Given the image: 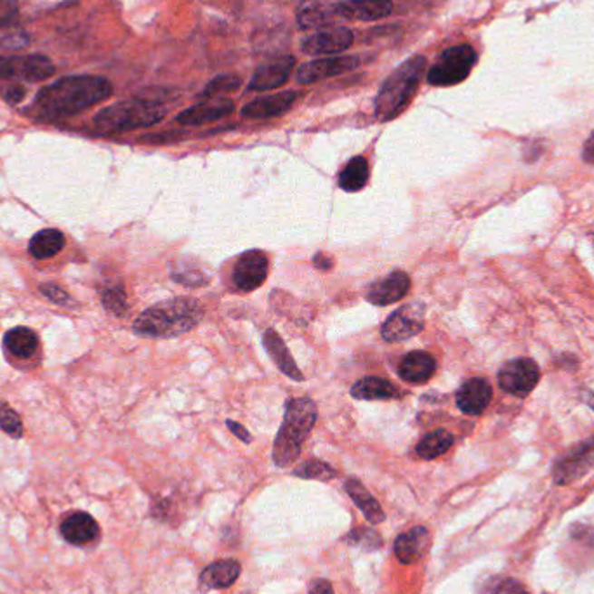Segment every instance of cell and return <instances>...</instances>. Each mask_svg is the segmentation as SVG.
I'll return each mask as SVG.
<instances>
[{
	"instance_id": "1",
	"label": "cell",
	"mask_w": 594,
	"mask_h": 594,
	"mask_svg": "<svg viewBox=\"0 0 594 594\" xmlns=\"http://www.w3.org/2000/svg\"><path fill=\"white\" fill-rule=\"evenodd\" d=\"M113 85L96 75H72L39 91L34 108L42 117H70L112 96Z\"/></svg>"
},
{
	"instance_id": "2",
	"label": "cell",
	"mask_w": 594,
	"mask_h": 594,
	"mask_svg": "<svg viewBox=\"0 0 594 594\" xmlns=\"http://www.w3.org/2000/svg\"><path fill=\"white\" fill-rule=\"evenodd\" d=\"M202 318L204 309L199 301L176 297L143 311L134 322V332L148 337H176L193 330Z\"/></svg>"
},
{
	"instance_id": "3",
	"label": "cell",
	"mask_w": 594,
	"mask_h": 594,
	"mask_svg": "<svg viewBox=\"0 0 594 594\" xmlns=\"http://www.w3.org/2000/svg\"><path fill=\"white\" fill-rule=\"evenodd\" d=\"M316 404L311 398L288 400L282 428L273 445V461L278 468H287L296 463L307 434L316 423Z\"/></svg>"
},
{
	"instance_id": "4",
	"label": "cell",
	"mask_w": 594,
	"mask_h": 594,
	"mask_svg": "<svg viewBox=\"0 0 594 594\" xmlns=\"http://www.w3.org/2000/svg\"><path fill=\"white\" fill-rule=\"evenodd\" d=\"M424 70L426 58L417 54L391 72L390 77L381 85L374 102L375 117L381 122L393 121L405 110L419 87Z\"/></svg>"
},
{
	"instance_id": "5",
	"label": "cell",
	"mask_w": 594,
	"mask_h": 594,
	"mask_svg": "<svg viewBox=\"0 0 594 594\" xmlns=\"http://www.w3.org/2000/svg\"><path fill=\"white\" fill-rule=\"evenodd\" d=\"M165 113L167 108L159 100L132 98L102 108L94 117V125L102 132H127L162 122Z\"/></svg>"
},
{
	"instance_id": "6",
	"label": "cell",
	"mask_w": 594,
	"mask_h": 594,
	"mask_svg": "<svg viewBox=\"0 0 594 594\" xmlns=\"http://www.w3.org/2000/svg\"><path fill=\"white\" fill-rule=\"evenodd\" d=\"M476 60L478 58L472 45L463 44L451 47L443 51L428 70L426 81L436 87H451L464 83L470 77Z\"/></svg>"
},
{
	"instance_id": "7",
	"label": "cell",
	"mask_w": 594,
	"mask_h": 594,
	"mask_svg": "<svg viewBox=\"0 0 594 594\" xmlns=\"http://www.w3.org/2000/svg\"><path fill=\"white\" fill-rule=\"evenodd\" d=\"M53 75L54 64L47 56H0V81L23 79L26 83H42Z\"/></svg>"
},
{
	"instance_id": "8",
	"label": "cell",
	"mask_w": 594,
	"mask_h": 594,
	"mask_svg": "<svg viewBox=\"0 0 594 594\" xmlns=\"http://www.w3.org/2000/svg\"><path fill=\"white\" fill-rule=\"evenodd\" d=\"M497 377H499V386L502 390L523 398L535 390L540 379V372L537 364L531 358H516L504 364V367L499 370Z\"/></svg>"
},
{
	"instance_id": "9",
	"label": "cell",
	"mask_w": 594,
	"mask_h": 594,
	"mask_svg": "<svg viewBox=\"0 0 594 594\" xmlns=\"http://www.w3.org/2000/svg\"><path fill=\"white\" fill-rule=\"evenodd\" d=\"M355 35L345 26H327L309 34L301 44V51L309 56L341 54L353 45Z\"/></svg>"
},
{
	"instance_id": "10",
	"label": "cell",
	"mask_w": 594,
	"mask_h": 594,
	"mask_svg": "<svg viewBox=\"0 0 594 594\" xmlns=\"http://www.w3.org/2000/svg\"><path fill=\"white\" fill-rule=\"evenodd\" d=\"M296 66L294 56H277L258 66V70L252 73L250 81L247 83L248 93H267L282 87L287 83L292 75V70Z\"/></svg>"
},
{
	"instance_id": "11",
	"label": "cell",
	"mask_w": 594,
	"mask_h": 594,
	"mask_svg": "<svg viewBox=\"0 0 594 594\" xmlns=\"http://www.w3.org/2000/svg\"><path fill=\"white\" fill-rule=\"evenodd\" d=\"M360 66V58L356 56H327L313 62L305 63L297 68L296 79L299 83H316L326 79H332Z\"/></svg>"
},
{
	"instance_id": "12",
	"label": "cell",
	"mask_w": 594,
	"mask_h": 594,
	"mask_svg": "<svg viewBox=\"0 0 594 594\" xmlns=\"http://www.w3.org/2000/svg\"><path fill=\"white\" fill-rule=\"evenodd\" d=\"M424 328L423 307L407 305L394 311L381 328V336L386 343H402L417 336Z\"/></svg>"
},
{
	"instance_id": "13",
	"label": "cell",
	"mask_w": 594,
	"mask_h": 594,
	"mask_svg": "<svg viewBox=\"0 0 594 594\" xmlns=\"http://www.w3.org/2000/svg\"><path fill=\"white\" fill-rule=\"evenodd\" d=\"M268 277V258L261 250L244 252L233 269V284L244 292H252L265 284Z\"/></svg>"
},
{
	"instance_id": "14",
	"label": "cell",
	"mask_w": 594,
	"mask_h": 594,
	"mask_svg": "<svg viewBox=\"0 0 594 594\" xmlns=\"http://www.w3.org/2000/svg\"><path fill=\"white\" fill-rule=\"evenodd\" d=\"M594 466V436L570 452L565 459L556 463L553 470L554 482L558 485H569L582 478Z\"/></svg>"
},
{
	"instance_id": "15",
	"label": "cell",
	"mask_w": 594,
	"mask_h": 594,
	"mask_svg": "<svg viewBox=\"0 0 594 594\" xmlns=\"http://www.w3.org/2000/svg\"><path fill=\"white\" fill-rule=\"evenodd\" d=\"M393 11L391 0H343L332 5L334 16L348 21H379L388 18Z\"/></svg>"
},
{
	"instance_id": "16",
	"label": "cell",
	"mask_w": 594,
	"mask_h": 594,
	"mask_svg": "<svg viewBox=\"0 0 594 594\" xmlns=\"http://www.w3.org/2000/svg\"><path fill=\"white\" fill-rule=\"evenodd\" d=\"M410 290V278L405 271L394 269L390 275L375 280L367 290V301L375 307H390L404 299Z\"/></svg>"
},
{
	"instance_id": "17",
	"label": "cell",
	"mask_w": 594,
	"mask_h": 594,
	"mask_svg": "<svg viewBox=\"0 0 594 594\" xmlns=\"http://www.w3.org/2000/svg\"><path fill=\"white\" fill-rule=\"evenodd\" d=\"M296 100H297V93H294V91L277 93V94L247 102L246 106L242 108L240 115L244 119H250V121H263V119L280 117L296 102Z\"/></svg>"
},
{
	"instance_id": "18",
	"label": "cell",
	"mask_w": 594,
	"mask_h": 594,
	"mask_svg": "<svg viewBox=\"0 0 594 594\" xmlns=\"http://www.w3.org/2000/svg\"><path fill=\"white\" fill-rule=\"evenodd\" d=\"M235 110V104L225 98H212L204 100L185 112H181L176 121L183 125H204V123L218 122L231 115Z\"/></svg>"
},
{
	"instance_id": "19",
	"label": "cell",
	"mask_w": 594,
	"mask_h": 594,
	"mask_svg": "<svg viewBox=\"0 0 594 594\" xmlns=\"http://www.w3.org/2000/svg\"><path fill=\"white\" fill-rule=\"evenodd\" d=\"M457 407L468 415H478L492 402V386L487 379L474 377L466 381L455 396Z\"/></svg>"
},
{
	"instance_id": "20",
	"label": "cell",
	"mask_w": 594,
	"mask_h": 594,
	"mask_svg": "<svg viewBox=\"0 0 594 594\" xmlns=\"http://www.w3.org/2000/svg\"><path fill=\"white\" fill-rule=\"evenodd\" d=\"M62 533L64 540H68L73 546H83L93 542L98 533L100 527L96 520L89 512H73L70 514L62 525Z\"/></svg>"
},
{
	"instance_id": "21",
	"label": "cell",
	"mask_w": 594,
	"mask_h": 594,
	"mask_svg": "<svg viewBox=\"0 0 594 594\" xmlns=\"http://www.w3.org/2000/svg\"><path fill=\"white\" fill-rule=\"evenodd\" d=\"M263 343H265L268 355L271 356V360L275 362V365L278 369L282 370L292 381H297V383L305 381L303 372L299 370L297 364L294 362L290 351H288L286 343L282 341V337L278 336L277 330L268 328L267 332H265V337H263Z\"/></svg>"
},
{
	"instance_id": "22",
	"label": "cell",
	"mask_w": 594,
	"mask_h": 594,
	"mask_svg": "<svg viewBox=\"0 0 594 594\" xmlns=\"http://www.w3.org/2000/svg\"><path fill=\"white\" fill-rule=\"evenodd\" d=\"M436 370V362L426 351H412L404 356L398 374L404 381L412 385H423L430 381Z\"/></svg>"
},
{
	"instance_id": "23",
	"label": "cell",
	"mask_w": 594,
	"mask_h": 594,
	"mask_svg": "<svg viewBox=\"0 0 594 594\" xmlns=\"http://www.w3.org/2000/svg\"><path fill=\"white\" fill-rule=\"evenodd\" d=\"M430 540V532L424 527H414L394 540V554L404 565H412L421 560Z\"/></svg>"
},
{
	"instance_id": "24",
	"label": "cell",
	"mask_w": 594,
	"mask_h": 594,
	"mask_svg": "<svg viewBox=\"0 0 594 594\" xmlns=\"http://www.w3.org/2000/svg\"><path fill=\"white\" fill-rule=\"evenodd\" d=\"M242 567L235 560H221L214 561L205 569L200 580L210 589H226L235 584V580L240 577Z\"/></svg>"
},
{
	"instance_id": "25",
	"label": "cell",
	"mask_w": 594,
	"mask_h": 594,
	"mask_svg": "<svg viewBox=\"0 0 594 594\" xmlns=\"http://www.w3.org/2000/svg\"><path fill=\"white\" fill-rule=\"evenodd\" d=\"M345 487H346L349 497L353 499V502L358 506L360 511L364 512V516L369 520L372 525H379L386 520L381 504L372 497V493L358 480L351 478L346 482Z\"/></svg>"
},
{
	"instance_id": "26",
	"label": "cell",
	"mask_w": 594,
	"mask_h": 594,
	"mask_svg": "<svg viewBox=\"0 0 594 594\" xmlns=\"http://www.w3.org/2000/svg\"><path fill=\"white\" fill-rule=\"evenodd\" d=\"M351 396L356 400H391L400 398L402 393L386 379L364 377L356 385H353Z\"/></svg>"
},
{
	"instance_id": "27",
	"label": "cell",
	"mask_w": 594,
	"mask_h": 594,
	"mask_svg": "<svg viewBox=\"0 0 594 594\" xmlns=\"http://www.w3.org/2000/svg\"><path fill=\"white\" fill-rule=\"evenodd\" d=\"M332 18H334V13H332V7L327 9L326 5L318 4V2H313V0H307L305 2L299 9H297V15H296V20H297V24L303 28V30H322V28H327V26H332Z\"/></svg>"
},
{
	"instance_id": "28",
	"label": "cell",
	"mask_w": 594,
	"mask_h": 594,
	"mask_svg": "<svg viewBox=\"0 0 594 594\" xmlns=\"http://www.w3.org/2000/svg\"><path fill=\"white\" fill-rule=\"evenodd\" d=\"M64 247V237L58 229H42L30 240V254L35 259H49L60 254Z\"/></svg>"
},
{
	"instance_id": "29",
	"label": "cell",
	"mask_w": 594,
	"mask_h": 594,
	"mask_svg": "<svg viewBox=\"0 0 594 594\" xmlns=\"http://www.w3.org/2000/svg\"><path fill=\"white\" fill-rule=\"evenodd\" d=\"M4 346L11 355H15L18 358H26V356H32L35 353V349L39 346V339H37L34 330L26 327H16L5 334Z\"/></svg>"
},
{
	"instance_id": "30",
	"label": "cell",
	"mask_w": 594,
	"mask_h": 594,
	"mask_svg": "<svg viewBox=\"0 0 594 594\" xmlns=\"http://www.w3.org/2000/svg\"><path fill=\"white\" fill-rule=\"evenodd\" d=\"M369 162L364 157L351 159L339 174V186L345 191H360L369 181Z\"/></svg>"
},
{
	"instance_id": "31",
	"label": "cell",
	"mask_w": 594,
	"mask_h": 594,
	"mask_svg": "<svg viewBox=\"0 0 594 594\" xmlns=\"http://www.w3.org/2000/svg\"><path fill=\"white\" fill-rule=\"evenodd\" d=\"M453 443V436L447 430H434L428 433L419 443H417V455L421 459H436L449 451Z\"/></svg>"
},
{
	"instance_id": "32",
	"label": "cell",
	"mask_w": 594,
	"mask_h": 594,
	"mask_svg": "<svg viewBox=\"0 0 594 594\" xmlns=\"http://www.w3.org/2000/svg\"><path fill=\"white\" fill-rule=\"evenodd\" d=\"M240 85H242V79L239 75L223 73V75L214 77L210 83L205 85L204 91L200 93V98L202 100H212V98L231 94V93L239 91Z\"/></svg>"
},
{
	"instance_id": "33",
	"label": "cell",
	"mask_w": 594,
	"mask_h": 594,
	"mask_svg": "<svg viewBox=\"0 0 594 594\" xmlns=\"http://www.w3.org/2000/svg\"><path fill=\"white\" fill-rule=\"evenodd\" d=\"M172 278L186 287H204L209 284V275L191 261H180V267L172 269Z\"/></svg>"
},
{
	"instance_id": "34",
	"label": "cell",
	"mask_w": 594,
	"mask_h": 594,
	"mask_svg": "<svg viewBox=\"0 0 594 594\" xmlns=\"http://www.w3.org/2000/svg\"><path fill=\"white\" fill-rule=\"evenodd\" d=\"M294 474L299 476V478H305V480H320V482H328V480H334L336 478V470L332 466H328L327 463H322V461H307L303 463L301 466H297L294 470Z\"/></svg>"
},
{
	"instance_id": "35",
	"label": "cell",
	"mask_w": 594,
	"mask_h": 594,
	"mask_svg": "<svg viewBox=\"0 0 594 594\" xmlns=\"http://www.w3.org/2000/svg\"><path fill=\"white\" fill-rule=\"evenodd\" d=\"M346 542L351 546L362 548L365 551H377L379 548H383L381 535L375 531H372V529H356V531H353L346 537Z\"/></svg>"
},
{
	"instance_id": "36",
	"label": "cell",
	"mask_w": 594,
	"mask_h": 594,
	"mask_svg": "<svg viewBox=\"0 0 594 594\" xmlns=\"http://www.w3.org/2000/svg\"><path fill=\"white\" fill-rule=\"evenodd\" d=\"M0 430L5 431L13 438H21L23 434L20 415L2 402H0Z\"/></svg>"
},
{
	"instance_id": "37",
	"label": "cell",
	"mask_w": 594,
	"mask_h": 594,
	"mask_svg": "<svg viewBox=\"0 0 594 594\" xmlns=\"http://www.w3.org/2000/svg\"><path fill=\"white\" fill-rule=\"evenodd\" d=\"M102 307L115 315H123L127 309V297L122 287H113L104 290L102 294Z\"/></svg>"
},
{
	"instance_id": "38",
	"label": "cell",
	"mask_w": 594,
	"mask_h": 594,
	"mask_svg": "<svg viewBox=\"0 0 594 594\" xmlns=\"http://www.w3.org/2000/svg\"><path fill=\"white\" fill-rule=\"evenodd\" d=\"M485 594H529V591L512 579H497L489 586Z\"/></svg>"
},
{
	"instance_id": "39",
	"label": "cell",
	"mask_w": 594,
	"mask_h": 594,
	"mask_svg": "<svg viewBox=\"0 0 594 594\" xmlns=\"http://www.w3.org/2000/svg\"><path fill=\"white\" fill-rule=\"evenodd\" d=\"M20 2L18 0H0V26L11 23L18 16Z\"/></svg>"
},
{
	"instance_id": "40",
	"label": "cell",
	"mask_w": 594,
	"mask_h": 594,
	"mask_svg": "<svg viewBox=\"0 0 594 594\" xmlns=\"http://www.w3.org/2000/svg\"><path fill=\"white\" fill-rule=\"evenodd\" d=\"M41 292L56 305H66L70 301V296L66 292H63L62 288L56 287V286H42Z\"/></svg>"
},
{
	"instance_id": "41",
	"label": "cell",
	"mask_w": 594,
	"mask_h": 594,
	"mask_svg": "<svg viewBox=\"0 0 594 594\" xmlns=\"http://www.w3.org/2000/svg\"><path fill=\"white\" fill-rule=\"evenodd\" d=\"M309 594H334L332 584L326 579H316L309 582Z\"/></svg>"
},
{
	"instance_id": "42",
	"label": "cell",
	"mask_w": 594,
	"mask_h": 594,
	"mask_svg": "<svg viewBox=\"0 0 594 594\" xmlns=\"http://www.w3.org/2000/svg\"><path fill=\"white\" fill-rule=\"evenodd\" d=\"M226 426L231 430V433L233 434H237V438H240L242 442H246V443H250L252 442V438H250V433L242 426V424H239V423H235V421H231V419H228L226 421Z\"/></svg>"
},
{
	"instance_id": "43",
	"label": "cell",
	"mask_w": 594,
	"mask_h": 594,
	"mask_svg": "<svg viewBox=\"0 0 594 594\" xmlns=\"http://www.w3.org/2000/svg\"><path fill=\"white\" fill-rule=\"evenodd\" d=\"M24 87L23 85H13V87H9L7 91H5V100H7V102H11V104H16V102H20L23 98H24Z\"/></svg>"
},
{
	"instance_id": "44",
	"label": "cell",
	"mask_w": 594,
	"mask_h": 594,
	"mask_svg": "<svg viewBox=\"0 0 594 594\" xmlns=\"http://www.w3.org/2000/svg\"><path fill=\"white\" fill-rule=\"evenodd\" d=\"M313 265L318 268V269H322V271H328V269H332V267H334V261H332V258H330L328 254L318 252V254L313 258Z\"/></svg>"
},
{
	"instance_id": "45",
	"label": "cell",
	"mask_w": 594,
	"mask_h": 594,
	"mask_svg": "<svg viewBox=\"0 0 594 594\" xmlns=\"http://www.w3.org/2000/svg\"><path fill=\"white\" fill-rule=\"evenodd\" d=\"M582 159L588 164H594V132L588 138V141L584 143L582 148Z\"/></svg>"
},
{
	"instance_id": "46",
	"label": "cell",
	"mask_w": 594,
	"mask_h": 594,
	"mask_svg": "<svg viewBox=\"0 0 594 594\" xmlns=\"http://www.w3.org/2000/svg\"><path fill=\"white\" fill-rule=\"evenodd\" d=\"M584 402L594 410V393H584Z\"/></svg>"
}]
</instances>
